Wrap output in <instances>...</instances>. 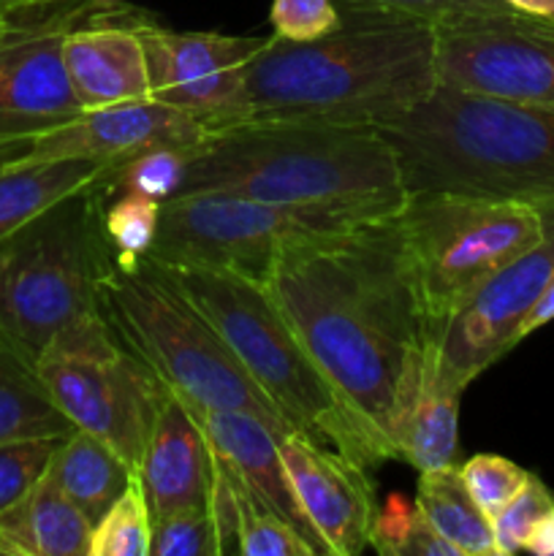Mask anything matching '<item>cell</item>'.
I'll use <instances>...</instances> for the list:
<instances>
[{"mask_svg": "<svg viewBox=\"0 0 554 556\" xmlns=\"http://www.w3.org/2000/svg\"><path fill=\"white\" fill-rule=\"evenodd\" d=\"M400 210L282 244L264 282L386 459L435 345Z\"/></svg>", "mask_w": 554, "mask_h": 556, "instance_id": "obj_1", "label": "cell"}, {"mask_svg": "<svg viewBox=\"0 0 554 556\" xmlns=\"http://www.w3.org/2000/svg\"><path fill=\"white\" fill-rule=\"evenodd\" d=\"M340 11L342 25L318 41L266 36L244 68L242 123L378 128L438 90L435 25Z\"/></svg>", "mask_w": 554, "mask_h": 556, "instance_id": "obj_2", "label": "cell"}, {"mask_svg": "<svg viewBox=\"0 0 554 556\" xmlns=\"http://www.w3.org/2000/svg\"><path fill=\"white\" fill-rule=\"evenodd\" d=\"M329 210L396 212L407 201L394 150L373 125L237 123L212 130L188 161L177 195Z\"/></svg>", "mask_w": 554, "mask_h": 556, "instance_id": "obj_3", "label": "cell"}, {"mask_svg": "<svg viewBox=\"0 0 554 556\" xmlns=\"http://www.w3.org/2000/svg\"><path fill=\"white\" fill-rule=\"evenodd\" d=\"M407 195L459 193L538 204L554 195V112L438 90L378 125Z\"/></svg>", "mask_w": 554, "mask_h": 556, "instance_id": "obj_4", "label": "cell"}, {"mask_svg": "<svg viewBox=\"0 0 554 556\" xmlns=\"http://www.w3.org/2000/svg\"><path fill=\"white\" fill-rule=\"evenodd\" d=\"M141 264L172 282L215 326L291 432L331 445L364 467L386 462L378 440L310 358L264 282L228 269L166 264L147 255Z\"/></svg>", "mask_w": 554, "mask_h": 556, "instance_id": "obj_5", "label": "cell"}, {"mask_svg": "<svg viewBox=\"0 0 554 556\" xmlns=\"http://www.w3.org/2000/svg\"><path fill=\"white\" fill-rule=\"evenodd\" d=\"M117 168L0 242V334L30 362L60 331L101 315L103 280L117 266L103 226Z\"/></svg>", "mask_w": 554, "mask_h": 556, "instance_id": "obj_6", "label": "cell"}, {"mask_svg": "<svg viewBox=\"0 0 554 556\" xmlns=\"http://www.w3.org/2000/svg\"><path fill=\"white\" fill-rule=\"evenodd\" d=\"M101 313L119 342L185 402L253 413L280 438L291 432L215 326L147 264L109 271Z\"/></svg>", "mask_w": 554, "mask_h": 556, "instance_id": "obj_7", "label": "cell"}, {"mask_svg": "<svg viewBox=\"0 0 554 556\" xmlns=\"http://www.w3.org/2000/svg\"><path fill=\"white\" fill-rule=\"evenodd\" d=\"M400 223L432 342L489 277L543 242L541 217L527 201L407 195Z\"/></svg>", "mask_w": 554, "mask_h": 556, "instance_id": "obj_8", "label": "cell"}, {"mask_svg": "<svg viewBox=\"0 0 554 556\" xmlns=\"http://www.w3.org/2000/svg\"><path fill=\"white\" fill-rule=\"evenodd\" d=\"M389 212L291 206L234 193H185L161 204V226L147 258L228 269L266 282L282 244L342 231Z\"/></svg>", "mask_w": 554, "mask_h": 556, "instance_id": "obj_9", "label": "cell"}, {"mask_svg": "<svg viewBox=\"0 0 554 556\" xmlns=\"http://www.w3.org/2000/svg\"><path fill=\"white\" fill-rule=\"evenodd\" d=\"M36 367L74 429L101 438L139 470L163 383L119 342L103 313L60 331Z\"/></svg>", "mask_w": 554, "mask_h": 556, "instance_id": "obj_10", "label": "cell"}, {"mask_svg": "<svg viewBox=\"0 0 554 556\" xmlns=\"http://www.w3.org/2000/svg\"><path fill=\"white\" fill-rule=\"evenodd\" d=\"M435 33L443 87L554 112L552 20L483 11L438 22Z\"/></svg>", "mask_w": 554, "mask_h": 556, "instance_id": "obj_11", "label": "cell"}, {"mask_svg": "<svg viewBox=\"0 0 554 556\" xmlns=\"http://www.w3.org/2000/svg\"><path fill=\"white\" fill-rule=\"evenodd\" d=\"M90 9L92 0H74L43 16L16 14L14 33L0 43V161L85 112L65 74L63 38Z\"/></svg>", "mask_w": 554, "mask_h": 556, "instance_id": "obj_12", "label": "cell"}, {"mask_svg": "<svg viewBox=\"0 0 554 556\" xmlns=\"http://www.w3.org/2000/svg\"><path fill=\"white\" fill-rule=\"evenodd\" d=\"M136 30L147 52L152 101L190 114L210 134L242 123L244 68L266 38L179 33L144 14H136Z\"/></svg>", "mask_w": 554, "mask_h": 556, "instance_id": "obj_13", "label": "cell"}, {"mask_svg": "<svg viewBox=\"0 0 554 556\" xmlns=\"http://www.w3.org/2000/svg\"><path fill=\"white\" fill-rule=\"evenodd\" d=\"M554 269V239L489 277L449 318L435 342V372L465 391L478 375L519 345V326Z\"/></svg>", "mask_w": 554, "mask_h": 556, "instance_id": "obj_14", "label": "cell"}, {"mask_svg": "<svg viewBox=\"0 0 554 556\" xmlns=\"http://www.w3.org/2000/svg\"><path fill=\"white\" fill-rule=\"evenodd\" d=\"M280 451L299 505L329 556H356L369 548L380 510L369 467L302 432L282 434Z\"/></svg>", "mask_w": 554, "mask_h": 556, "instance_id": "obj_15", "label": "cell"}, {"mask_svg": "<svg viewBox=\"0 0 554 556\" xmlns=\"http://www.w3.org/2000/svg\"><path fill=\"white\" fill-rule=\"evenodd\" d=\"M210 130L190 114L158 101L123 106L85 109L79 117L49 130L25 152L9 157L14 163L49 161H125L155 144L199 147Z\"/></svg>", "mask_w": 554, "mask_h": 556, "instance_id": "obj_16", "label": "cell"}, {"mask_svg": "<svg viewBox=\"0 0 554 556\" xmlns=\"http://www.w3.org/2000/svg\"><path fill=\"white\" fill-rule=\"evenodd\" d=\"M185 405L193 410L196 421L204 429L212 459L234 481L242 483L255 500H261L272 514L288 521L304 541L313 543L315 552L320 556H329L324 541H320L318 532L313 530L310 519L304 516L297 492H293L286 462H282L280 434L264 418L253 416V413L210 410V407H196L190 402H185Z\"/></svg>", "mask_w": 554, "mask_h": 556, "instance_id": "obj_17", "label": "cell"}, {"mask_svg": "<svg viewBox=\"0 0 554 556\" xmlns=\"http://www.w3.org/2000/svg\"><path fill=\"white\" fill-rule=\"evenodd\" d=\"M63 63L81 109L152 101L147 52L134 11L114 9L98 22L85 16L65 33Z\"/></svg>", "mask_w": 554, "mask_h": 556, "instance_id": "obj_18", "label": "cell"}, {"mask_svg": "<svg viewBox=\"0 0 554 556\" xmlns=\"http://www.w3.org/2000/svg\"><path fill=\"white\" fill-rule=\"evenodd\" d=\"M141 486L152 516L182 505L210 503L212 451L193 410L163 386L139 462Z\"/></svg>", "mask_w": 554, "mask_h": 556, "instance_id": "obj_19", "label": "cell"}, {"mask_svg": "<svg viewBox=\"0 0 554 556\" xmlns=\"http://www.w3.org/2000/svg\"><path fill=\"white\" fill-rule=\"evenodd\" d=\"M92 525L47 476L0 514V556H90Z\"/></svg>", "mask_w": 554, "mask_h": 556, "instance_id": "obj_20", "label": "cell"}, {"mask_svg": "<svg viewBox=\"0 0 554 556\" xmlns=\"http://www.w3.org/2000/svg\"><path fill=\"white\" fill-rule=\"evenodd\" d=\"M123 161H0V242L65 195L106 177Z\"/></svg>", "mask_w": 554, "mask_h": 556, "instance_id": "obj_21", "label": "cell"}, {"mask_svg": "<svg viewBox=\"0 0 554 556\" xmlns=\"http://www.w3.org/2000/svg\"><path fill=\"white\" fill-rule=\"evenodd\" d=\"M465 391L443 383L435 372V345L424 367L416 396L405 413L396 451L400 459L411 462L418 472L456 465L459 454V402Z\"/></svg>", "mask_w": 554, "mask_h": 556, "instance_id": "obj_22", "label": "cell"}, {"mask_svg": "<svg viewBox=\"0 0 554 556\" xmlns=\"http://www.w3.org/2000/svg\"><path fill=\"white\" fill-rule=\"evenodd\" d=\"M134 472V467L112 445L85 429H74L68 438L60 440L49 465V476L92 527L125 492Z\"/></svg>", "mask_w": 554, "mask_h": 556, "instance_id": "obj_23", "label": "cell"}, {"mask_svg": "<svg viewBox=\"0 0 554 556\" xmlns=\"http://www.w3.org/2000/svg\"><path fill=\"white\" fill-rule=\"evenodd\" d=\"M71 432L74 424L54 405L36 362L0 334V443L63 440Z\"/></svg>", "mask_w": 554, "mask_h": 556, "instance_id": "obj_24", "label": "cell"}, {"mask_svg": "<svg viewBox=\"0 0 554 556\" xmlns=\"http://www.w3.org/2000/svg\"><path fill=\"white\" fill-rule=\"evenodd\" d=\"M416 505L459 556H498L492 519L467 492L459 465L418 472Z\"/></svg>", "mask_w": 554, "mask_h": 556, "instance_id": "obj_25", "label": "cell"}, {"mask_svg": "<svg viewBox=\"0 0 554 556\" xmlns=\"http://www.w3.org/2000/svg\"><path fill=\"white\" fill-rule=\"evenodd\" d=\"M217 465V462H215ZM221 467V465H217ZM228 494L237 514V554L242 556H320L310 541H304L288 521L272 514L261 500H255L242 483L234 481L226 470Z\"/></svg>", "mask_w": 554, "mask_h": 556, "instance_id": "obj_26", "label": "cell"}, {"mask_svg": "<svg viewBox=\"0 0 554 556\" xmlns=\"http://www.w3.org/2000/svg\"><path fill=\"white\" fill-rule=\"evenodd\" d=\"M150 543L152 510L147 505L144 486L134 472L125 492L92 527L90 556H150Z\"/></svg>", "mask_w": 554, "mask_h": 556, "instance_id": "obj_27", "label": "cell"}, {"mask_svg": "<svg viewBox=\"0 0 554 556\" xmlns=\"http://www.w3.org/2000/svg\"><path fill=\"white\" fill-rule=\"evenodd\" d=\"M369 548L386 556H459L440 538L424 510L402 497H391L386 508L378 510Z\"/></svg>", "mask_w": 554, "mask_h": 556, "instance_id": "obj_28", "label": "cell"}, {"mask_svg": "<svg viewBox=\"0 0 554 556\" xmlns=\"http://www.w3.org/2000/svg\"><path fill=\"white\" fill-rule=\"evenodd\" d=\"M109 242L119 269H139L141 258L152 250L161 226V201L141 193H117L103 210Z\"/></svg>", "mask_w": 554, "mask_h": 556, "instance_id": "obj_29", "label": "cell"}, {"mask_svg": "<svg viewBox=\"0 0 554 556\" xmlns=\"http://www.w3.org/2000/svg\"><path fill=\"white\" fill-rule=\"evenodd\" d=\"M196 147L179 144H155L136 155L125 157L114 174V195L117 193H141L155 201H168L179 193L188 174L190 152Z\"/></svg>", "mask_w": 554, "mask_h": 556, "instance_id": "obj_30", "label": "cell"}, {"mask_svg": "<svg viewBox=\"0 0 554 556\" xmlns=\"http://www.w3.org/2000/svg\"><path fill=\"white\" fill-rule=\"evenodd\" d=\"M150 556H221L210 503L182 505L152 516Z\"/></svg>", "mask_w": 554, "mask_h": 556, "instance_id": "obj_31", "label": "cell"}, {"mask_svg": "<svg viewBox=\"0 0 554 556\" xmlns=\"http://www.w3.org/2000/svg\"><path fill=\"white\" fill-rule=\"evenodd\" d=\"M554 510V494L549 492L546 483L538 476H530V481L521 486V492L500 510L492 519L494 548L498 556H511L525 552L532 530L546 519Z\"/></svg>", "mask_w": 554, "mask_h": 556, "instance_id": "obj_32", "label": "cell"}, {"mask_svg": "<svg viewBox=\"0 0 554 556\" xmlns=\"http://www.w3.org/2000/svg\"><path fill=\"white\" fill-rule=\"evenodd\" d=\"M459 472L467 492L473 494L478 508H481L489 519H494V516L521 492V486H525L532 476V472L521 470L516 462L494 454L473 456L465 465H459Z\"/></svg>", "mask_w": 554, "mask_h": 556, "instance_id": "obj_33", "label": "cell"}, {"mask_svg": "<svg viewBox=\"0 0 554 556\" xmlns=\"http://www.w3.org/2000/svg\"><path fill=\"white\" fill-rule=\"evenodd\" d=\"M60 440H14L0 443V514L20 503L47 476Z\"/></svg>", "mask_w": 554, "mask_h": 556, "instance_id": "obj_34", "label": "cell"}, {"mask_svg": "<svg viewBox=\"0 0 554 556\" xmlns=\"http://www.w3.org/2000/svg\"><path fill=\"white\" fill-rule=\"evenodd\" d=\"M269 25L286 41H318L342 25L337 0H272Z\"/></svg>", "mask_w": 554, "mask_h": 556, "instance_id": "obj_35", "label": "cell"}, {"mask_svg": "<svg viewBox=\"0 0 554 556\" xmlns=\"http://www.w3.org/2000/svg\"><path fill=\"white\" fill-rule=\"evenodd\" d=\"M340 9L369 11V14L402 16L438 25L462 14H483V11H514L503 0H337Z\"/></svg>", "mask_w": 554, "mask_h": 556, "instance_id": "obj_36", "label": "cell"}, {"mask_svg": "<svg viewBox=\"0 0 554 556\" xmlns=\"http://www.w3.org/2000/svg\"><path fill=\"white\" fill-rule=\"evenodd\" d=\"M552 320H554V269H552V275H549L546 286H543L541 296L536 299V304H532V307H530L527 318L521 320L519 342L525 340L527 334H532V331L541 329V326L552 324Z\"/></svg>", "mask_w": 554, "mask_h": 556, "instance_id": "obj_37", "label": "cell"}, {"mask_svg": "<svg viewBox=\"0 0 554 556\" xmlns=\"http://www.w3.org/2000/svg\"><path fill=\"white\" fill-rule=\"evenodd\" d=\"M525 552L536 556H554V510L536 527V530H532Z\"/></svg>", "mask_w": 554, "mask_h": 556, "instance_id": "obj_38", "label": "cell"}, {"mask_svg": "<svg viewBox=\"0 0 554 556\" xmlns=\"http://www.w3.org/2000/svg\"><path fill=\"white\" fill-rule=\"evenodd\" d=\"M503 3L508 5V9L519 11V14L554 22V0H503Z\"/></svg>", "mask_w": 554, "mask_h": 556, "instance_id": "obj_39", "label": "cell"}, {"mask_svg": "<svg viewBox=\"0 0 554 556\" xmlns=\"http://www.w3.org/2000/svg\"><path fill=\"white\" fill-rule=\"evenodd\" d=\"M63 3H74V0H0V11H5V14H25V11H41Z\"/></svg>", "mask_w": 554, "mask_h": 556, "instance_id": "obj_40", "label": "cell"}, {"mask_svg": "<svg viewBox=\"0 0 554 556\" xmlns=\"http://www.w3.org/2000/svg\"><path fill=\"white\" fill-rule=\"evenodd\" d=\"M536 206L538 217H541V226H543V239H554V195L546 201H538Z\"/></svg>", "mask_w": 554, "mask_h": 556, "instance_id": "obj_41", "label": "cell"}, {"mask_svg": "<svg viewBox=\"0 0 554 556\" xmlns=\"http://www.w3.org/2000/svg\"><path fill=\"white\" fill-rule=\"evenodd\" d=\"M14 27H16V14H5V11H0V43L14 33Z\"/></svg>", "mask_w": 554, "mask_h": 556, "instance_id": "obj_42", "label": "cell"}, {"mask_svg": "<svg viewBox=\"0 0 554 556\" xmlns=\"http://www.w3.org/2000/svg\"><path fill=\"white\" fill-rule=\"evenodd\" d=\"M96 5H103V9H114V5H119V0H92Z\"/></svg>", "mask_w": 554, "mask_h": 556, "instance_id": "obj_43", "label": "cell"}]
</instances>
